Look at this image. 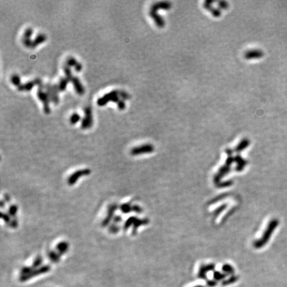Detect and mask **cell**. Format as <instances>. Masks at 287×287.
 <instances>
[{"label":"cell","instance_id":"obj_1","mask_svg":"<svg viewBox=\"0 0 287 287\" xmlns=\"http://www.w3.org/2000/svg\"><path fill=\"white\" fill-rule=\"evenodd\" d=\"M43 85H41L38 86V90L37 92V96L38 98L42 102L43 104V110L45 114H50L51 108L49 107V102H50V99L49 98V96L46 92L43 91Z\"/></svg>","mask_w":287,"mask_h":287},{"label":"cell","instance_id":"obj_30","mask_svg":"<svg viewBox=\"0 0 287 287\" xmlns=\"http://www.w3.org/2000/svg\"><path fill=\"white\" fill-rule=\"evenodd\" d=\"M218 3V6L220 9H227L229 7V4L227 2H225V1H219L217 2Z\"/></svg>","mask_w":287,"mask_h":287},{"label":"cell","instance_id":"obj_36","mask_svg":"<svg viewBox=\"0 0 287 287\" xmlns=\"http://www.w3.org/2000/svg\"><path fill=\"white\" fill-rule=\"evenodd\" d=\"M132 210H133L134 211L137 212V213H140V208L139 207H138V206H134V207H132Z\"/></svg>","mask_w":287,"mask_h":287},{"label":"cell","instance_id":"obj_14","mask_svg":"<svg viewBox=\"0 0 287 287\" xmlns=\"http://www.w3.org/2000/svg\"><path fill=\"white\" fill-rule=\"evenodd\" d=\"M205 4H203V7L205 9L209 10V12H210L211 13V14L214 16L215 18H219L221 16V15H222V12H221V11L218 8H213L211 6V5L210 4H208V3H204Z\"/></svg>","mask_w":287,"mask_h":287},{"label":"cell","instance_id":"obj_7","mask_svg":"<svg viewBox=\"0 0 287 287\" xmlns=\"http://www.w3.org/2000/svg\"><path fill=\"white\" fill-rule=\"evenodd\" d=\"M42 84L43 82L40 79H36L34 81L27 82V83L21 84L18 87V89L19 91H30L35 85H37L39 86Z\"/></svg>","mask_w":287,"mask_h":287},{"label":"cell","instance_id":"obj_16","mask_svg":"<svg viewBox=\"0 0 287 287\" xmlns=\"http://www.w3.org/2000/svg\"><path fill=\"white\" fill-rule=\"evenodd\" d=\"M69 82V81L66 78V77H64V78H61L60 79L58 84V89L59 92H63L66 90Z\"/></svg>","mask_w":287,"mask_h":287},{"label":"cell","instance_id":"obj_20","mask_svg":"<svg viewBox=\"0 0 287 287\" xmlns=\"http://www.w3.org/2000/svg\"><path fill=\"white\" fill-rule=\"evenodd\" d=\"M120 211L124 213H128L132 210V207L130 206L129 203H124L120 207Z\"/></svg>","mask_w":287,"mask_h":287},{"label":"cell","instance_id":"obj_8","mask_svg":"<svg viewBox=\"0 0 287 287\" xmlns=\"http://www.w3.org/2000/svg\"><path fill=\"white\" fill-rule=\"evenodd\" d=\"M118 208V206H117V204H112V205H110L108 207V213H107V216L106 217V218L104 219V220L102 222V225L103 226V227H105V226L108 225L109 224V223L111 222V220L112 219H114V211L117 210V209Z\"/></svg>","mask_w":287,"mask_h":287},{"label":"cell","instance_id":"obj_5","mask_svg":"<svg viewBox=\"0 0 287 287\" xmlns=\"http://www.w3.org/2000/svg\"><path fill=\"white\" fill-rule=\"evenodd\" d=\"M91 173V171L89 169H83L77 170L76 172H74L70 175V177L67 180V183L70 185H73L76 183L78 180L83 176L89 175Z\"/></svg>","mask_w":287,"mask_h":287},{"label":"cell","instance_id":"obj_24","mask_svg":"<svg viewBox=\"0 0 287 287\" xmlns=\"http://www.w3.org/2000/svg\"><path fill=\"white\" fill-rule=\"evenodd\" d=\"M18 209V207L17 206L13 205L12 206H10L9 210H8V213L11 215V216L13 217V216H15L16 214H17Z\"/></svg>","mask_w":287,"mask_h":287},{"label":"cell","instance_id":"obj_28","mask_svg":"<svg viewBox=\"0 0 287 287\" xmlns=\"http://www.w3.org/2000/svg\"><path fill=\"white\" fill-rule=\"evenodd\" d=\"M49 257H50L52 261L54 262H57L58 261V260H59V257L58 255V254L54 251H51L49 253Z\"/></svg>","mask_w":287,"mask_h":287},{"label":"cell","instance_id":"obj_22","mask_svg":"<svg viewBox=\"0 0 287 287\" xmlns=\"http://www.w3.org/2000/svg\"><path fill=\"white\" fill-rule=\"evenodd\" d=\"M77 60L73 57H69L67 58V61H66V65H68L70 67H75L76 65L78 63Z\"/></svg>","mask_w":287,"mask_h":287},{"label":"cell","instance_id":"obj_19","mask_svg":"<svg viewBox=\"0 0 287 287\" xmlns=\"http://www.w3.org/2000/svg\"><path fill=\"white\" fill-rule=\"evenodd\" d=\"M11 82H12V84L18 87L21 85V80H20V77L17 74H14L12 76H11Z\"/></svg>","mask_w":287,"mask_h":287},{"label":"cell","instance_id":"obj_31","mask_svg":"<svg viewBox=\"0 0 287 287\" xmlns=\"http://www.w3.org/2000/svg\"><path fill=\"white\" fill-rule=\"evenodd\" d=\"M1 216H2V219L3 220L5 221V222H6L8 223H10L11 222V221H10V217H9V215L7 213H2L1 214Z\"/></svg>","mask_w":287,"mask_h":287},{"label":"cell","instance_id":"obj_23","mask_svg":"<svg viewBox=\"0 0 287 287\" xmlns=\"http://www.w3.org/2000/svg\"><path fill=\"white\" fill-rule=\"evenodd\" d=\"M135 222H136V217H130V218L126 222V223H125V224H124V229L125 230L128 229L132 224H134V223Z\"/></svg>","mask_w":287,"mask_h":287},{"label":"cell","instance_id":"obj_34","mask_svg":"<svg viewBox=\"0 0 287 287\" xmlns=\"http://www.w3.org/2000/svg\"><path fill=\"white\" fill-rule=\"evenodd\" d=\"M121 221H122V217H121L120 215H116L113 219V222L115 223V224L118 223Z\"/></svg>","mask_w":287,"mask_h":287},{"label":"cell","instance_id":"obj_11","mask_svg":"<svg viewBox=\"0 0 287 287\" xmlns=\"http://www.w3.org/2000/svg\"><path fill=\"white\" fill-rule=\"evenodd\" d=\"M172 7V3L169 2H159L154 3L152 5L150 11L157 12L159 9H169Z\"/></svg>","mask_w":287,"mask_h":287},{"label":"cell","instance_id":"obj_10","mask_svg":"<svg viewBox=\"0 0 287 287\" xmlns=\"http://www.w3.org/2000/svg\"><path fill=\"white\" fill-rule=\"evenodd\" d=\"M73 85V86L75 89V91L77 94H79L80 95H83L85 93V89L84 86H82L80 79L76 76H73V78L72 79L71 81Z\"/></svg>","mask_w":287,"mask_h":287},{"label":"cell","instance_id":"obj_9","mask_svg":"<svg viewBox=\"0 0 287 287\" xmlns=\"http://www.w3.org/2000/svg\"><path fill=\"white\" fill-rule=\"evenodd\" d=\"M264 53L263 51L259 50V49H253L247 51L245 53V57L247 59H259L263 57Z\"/></svg>","mask_w":287,"mask_h":287},{"label":"cell","instance_id":"obj_21","mask_svg":"<svg viewBox=\"0 0 287 287\" xmlns=\"http://www.w3.org/2000/svg\"><path fill=\"white\" fill-rule=\"evenodd\" d=\"M81 120V116L78 113H74L70 118V123L71 124H75Z\"/></svg>","mask_w":287,"mask_h":287},{"label":"cell","instance_id":"obj_4","mask_svg":"<svg viewBox=\"0 0 287 287\" xmlns=\"http://www.w3.org/2000/svg\"><path fill=\"white\" fill-rule=\"evenodd\" d=\"M85 117L82 120L81 128L83 130L89 129L91 128L93 124V118L92 109L90 107H86L84 109Z\"/></svg>","mask_w":287,"mask_h":287},{"label":"cell","instance_id":"obj_17","mask_svg":"<svg viewBox=\"0 0 287 287\" xmlns=\"http://www.w3.org/2000/svg\"><path fill=\"white\" fill-rule=\"evenodd\" d=\"M63 70L65 72V77L69 81V82H70L72 79L73 78V74H72V71H71L70 67H69L68 65H65L63 67Z\"/></svg>","mask_w":287,"mask_h":287},{"label":"cell","instance_id":"obj_32","mask_svg":"<svg viewBox=\"0 0 287 287\" xmlns=\"http://www.w3.org/2000/svg\"><path fill=\"white\" fill-rule=\"evenodd\" d=\"M118 104V108L121 110H124L125 108H126V104L124 102V101L123 100H120V101L117 103Z\"/></svg>","mask_w":287,"mask_h":287},{"label":"cell","instance_id":"obj_3","mask_svg":"<svg viewBox=\"0 0 287 287\" xmlns=\"http://www.w3.org/2000/svg\"><path fill=\"white\" fill-rule=\"evenodd\" d=\"M45 91L49 96L50 101L53 102L55 104H57L59 102V89H58V85H50L47 84L45 86Z\"/></svg>","mask_w":287,"mask_h":287},{"label":"cell","instance_id":"obj_6","mask_svg":"<svg viewBox=\"0 0 287 287\" xmlns=\"http://www.w3.org/2000/svg\"><path fill=\"white\" fill-rule=\"evenodd\" d=\"M153 150H154V147L152 145L144 144V145H142V146L132 148V150L130 151V153L132 155L137 156V155H140V154H142L150 153L153 152Z\"/></svg>","mask_w":287,"mask_h":287},{"label":"cell","instance_id":"obj_15","mask_svg":"<svg viewBox=\"0 0 287 287\" xmlns=\"http://www.w3.org/2000/svg\"><path fill=\"white\" fill-rule=\"evenodd\" d=\"M69 245L67 242L61 241L57 244L56 249L59 253L60 254V255H62V254H65V253H67V251L69 249Z\"/></svg>","mask_w":287,"mask_h":287},{"label":"cell","instance_id":"obj_33","mask_svg":"<svg viewBox=\"0 0 287 287\" xmlns=\"http://www.w3.org/2000/svg\"><path fill=\"white\" fill-rule=\"evenodd\" d=\"M18 222L17 219H13L12 221H11L10 222V226L12 228H16L18 227Z\"/></svg>","mask_w":287,"mask_h":287},{"label":"cell","instance_id":"obj_2","mask_svg":"<svg viewBox=\"0 0 287 287\" xmlns=\"http://www.w3.org/2000/svg\"><path fill=\"white\" fill-rule=\"evenodd\" d=\"M120 97L118 95V91L117 90L112 91L110 92L106 95H104L102 97L98 98L97 101V104L99 107H103L110 102L112 101L116 103H118L120 101Z\"/></svg>","mask_w":287,"mask_h":287},{"label":"cell","instance_id":"obj_25","mask_svg":"<svg viewBox=\"0 0 287 287\" xmlns=\"http://www.w3.org/2000/svg\"><path fill=\"white\" fill-rule=\"evenodd\" d=\"M22 42H23V45H24L25 47L31 48L33 40L31 39V38H25V37H23V39H22Z\"/></svg>","mask_w":287,"mask_h":287},{"label":"cell","instance_id":"obj_26","mask_svg":"<svg viewBox=\"0 0 287 287\" xmlns=\"http://www.w3.org/2000/svg\"><path fill=\"white\" fill-rule=\"evenodd\" d=\"M118 95L120 98H123V100H128V99L130 98V96L128 93H127L126 92L124 91H118Z\"/></svg>","mask_w":287,"mask_h":287},{"label":"cell","instance_id":"obj_27","mask_svg":"<svg viewBox=\"0 0 287 287\" xmlns=\"http://www.w3.org/2000/svg\"><path fill=\"white\" fill-rule=\"evenodd\" d=\"M120 230V227L119 226H118L117 224H112L110 226V227H109V231L110 233H117Z\"/></svg>","mask_w":287,"mask_h":287},{"label":"cell","instance_id":"obj_18","mask_svg":"<svg viewBox=\"0 0 287 287\" xmlns=\"http://www.w3.org/2000/svg\"><path fill=\"white\" fill-rule=\"evenodd\" d=\"M249 144V140H247V139H244V140H243L237 146L236 148V151L237 152H239V151H241L243 150V149H245L247 146H248V145Z\"/></svg>","mask_w":287,"mask_h":287},{"label":"cell","instance_id":"obj_12","mask_svg":"<svg viewBox=\"0 0 287 287\" xmlns=\"http://www.w3.org/2000/svg\"><path fill=\"white\" fill-rule=\"evenodd\" d=\"M150 15L154 19V22H155V23L158 27H159V28H163L165 25V21L162 17H161L157 12H153V11H150Z\"/></svg>","mask_w":287,"mask_h":287},{"label":"cell","instance_id":"obj_29","mask_svg":"<svg viewBox=\"0 0 287 287\" xmlns=\"http://www.w3.org/2000/svg\"><path fill=\"white\" fill-rule=\"evenodd\" d=\"M33 32H34V31H33V29L31 28H30V27H29V28H27L25 30V32H24V34H23V37H25V38H31V35H33Z\"/></svg>","mask_w":287,"mask_h":287},{"label":"cell","instance_id":"obj_13","mask_svg":"<svg viewBox=\"0 0 287 287\" xmlns=\"http://www.w3.org/2000/svg\"><path fill=\"white\" fill-rule=\"evenodd\" d=\"M46 39H47V37L45 34H39L38 35L36 36V37L33 40L31 48H35L38 45H39L40 44L45 42Z\"/></svg>","mask_w":287,"mask_h":287},{"label":"cell","instance_id":"obj_35","mask_svg":"<svg viewBox=\"0 0 287 287\" xmlns=\"http://www.w3.org/2000/svg\"><path fill=\"white\" fill-rule=\"evenodd\" d=\"M74 68H75V70L76 72H80V71H81V70L82 69V66L81 63H78L76 65V66Z\"/></svg>","mask_w":287,"mask_h":287}]
</instances>
